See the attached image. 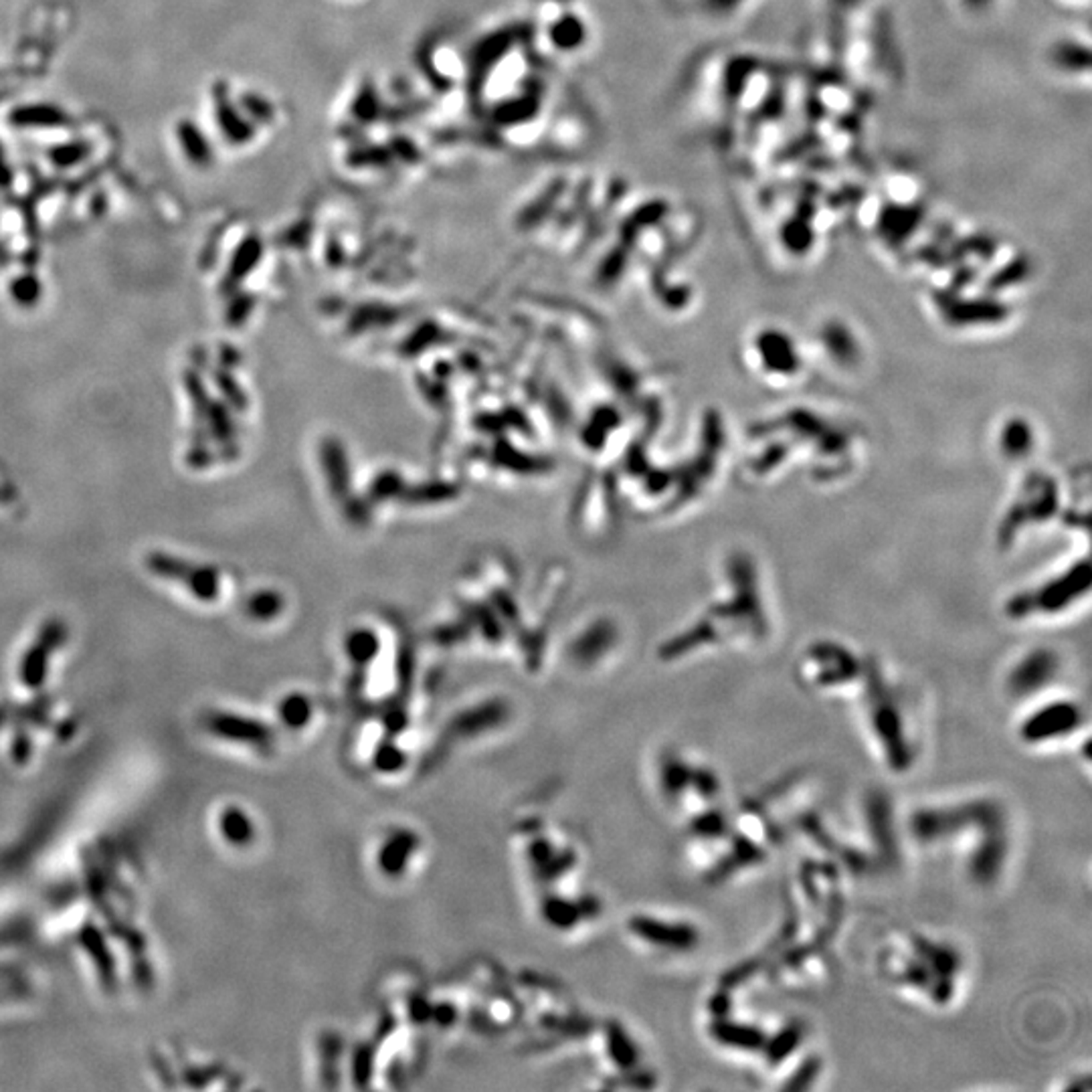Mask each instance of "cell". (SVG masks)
I'll list each match as a JSON object with an SVG mask.
<instances>
[{
	"label": "cell",
	"instance_id": "52a82bcc",
	"mask_svg": "<svg viewBox=\"0 0 1092 1092\" xmlns=\"http://www.w3.org/2000/svg\"><path fill=\"white\" fill-rule=\"evenodd\" d=\"M803 667L811 684L822 690L846 688L864 678L866 662L840 641L817 640L803 654Z\"/></svg>",
	"mask_w": 1092,
	"mask_h": 1092
},
{
	"label": "cell",
	"instance_id": "5b68a950",
	"mask_svg": "<svg viewBox=\"0 0 1092 1092\" xmlns=\"http://www.w3.org/2000/svg\"><path fill=\"white\" fill-rule=\"evenodd\" d=\"M1060 485L1058 480L1046 472H1031L1015 492V500L1007 508L999 525L997 541L1004 549H1010L1015 538L1026 530V525L1048 522L1058 514Z\"/></svg>",
	"mask_w": 1092,
	"mask_h": 1092
},
{
	"label": "cell",
	"instance_id": "8fae6325",
	"mask_svg": "<svg viewBox=\"0 0 1092 1092\" xmlns=\"http://www.w3.org/2000/svg\"><path fill=\"white\" fill-rule=\"evenodd\" d=\"M629 931L643 943L654 945L656 949L672 953H688L700 945V929L692 922L664 921L654 916L640 914L629 921Z\"/></svg>",
	"mask_w": 1092,
	"mask_h": 1092
},
{
	"label": "cell",
	"instance_id": "7c38bea8",
	"mask_svg": "<svg viewBox=\"0 0 1092 1092\" xmlns=\"http://www.w3.org/2000/svg\"><path fill=\"white\" fill-rule=\"evenodd\" d=\"M708 1036L720 1048L740 1052V1054H761L767 1042L769 1031H765L757 1023L732 1020L731 1015L712 1018L708 1023Z\"/></svg>",
	"mask_w": 1092,
	"mask_h": 1092
},
{
	"label": "cell",
	"instance_id": "cb8c5ba5",
	"mask_svg": "<svg viewBox=\"0 0 1092 1092\" xmlns=\"http://www.w3.org/2000/svg\"><path fill=\"white\" fill-rule=\"evenodd\" d=\"M690 789L700 795L704 799H715L720 791V781L715 771L708 767L692 769V779H690Z\"/></svg>",
	"mask_w": 1092,
	"mask_h": 1092
},
{
	"label": "cell",
	"instance_id": "44dd1931",
	"mask_svg": "<svg viewBox=\"0 0 1092 1092\" xmlns=\"http://www.w3.org/2000/svg\"><path fill=\"white\" fill-rule=\"evenodd\" d=\"M692 833L700 840H726L732 833L731 819L723 809H707L692 822Z\"/></svg>",
	"mask_w": 1092,
	"mask_h": 1092
},
{
	"label": "cell",
	"instance_id": "8992f818",
	"mask_svg": "<svg viewBox=\"0 0 1092 1092\" xmlns=\"http://www.w3.org/2000/svg\"><path fill=\"white\" fill-rule=\"evenodd\" d=\"M750 364L757 373L773 383L795 381L806 368L798 340L787 330L767 326L757 330L749 343Z\"/></svg>",
	"mask_w": 1092,
	"mask_h": 1092
},
{
	"label": "cell",
	"instance_id": "4fadbf2b",
	"mask_svg": "<svg viewBox=\"0 0 1092 1092\" xmlns=\"http://www.w3.org/2000/svg\"><path fill=\"white\" fill-rule=\"evenodd\" d=\"M728 840V848L726 854L720 858V862L715 866V870L710 872V880H720V882H724V880L732 878L734 874H739V872L747 870V868H755L758 864H763L767 860V849L763 848V844L758 840H755L753 836H749V833H731Z\"/></svg>",
	"mask_w": 1092,
	"mask_h": 1092
},
{
	"label": "cell",
	"instance_id": "2e32d148",
	"mask_svg": "<svg viewBox=\"0 0 1092 1092\" xmlns=\"http://www.w3.org/2000/svg\"><path fill=\"white\" fill-rule=\"evenodd\" d=\"M868 825L870 836L882 858L894 860L897 856V836H894L892 811L889 798L884 793H876L868 799Z\"/></svg>",
	"mask_w": 1092,
	"mask_h": 1092
},
{
	"label": "cell",
	"instance_id": "9a60e30c",
	"mask_svg": "<svg viewBox=\"0 0 1092 1092\" xmlns=\"http://www.w3.org/2000/svg\"><path fill=\"white\" fill-rule=\"evenodd\" d=\"M939 312L943 314V320L955 326V328H967V326H985L997 324L1004 320L1005 308L997 302L980 300V302H963V300H939Z\"/></svg>",
	"mask_w": 1092,
	"mask_h": 1092
},
{
	"label": "cell",
	"instance_id": "d6986e66",
	"mask_svg": "<svg viewBox=\"0 0 1092 1092\" xmlns=\"http://www.w3.org/2000/svg\"><path fill=\"white\" fill-rule=\"evenodd\" d=\"M177 144L182 156L194 166H209L212 162V144L193 120H185L177 130Z\"/></svg>",
	"mask_w": 1092,
	"mask_h": 1092
},
{
	"label": "cell",
	"instance_id": "6da1fadb",
	"mask_svg": "<svg viewBox=\"0 0 1092 1092\" xmlns=\"http://www.w3.org/2000/svg\"><path fill=\"white\" fill-rule=\"evenodd\" d=\"M905 947L906 953H884V973L900 988L924 993L939 1007L949 1005L963 969L961 953L924 935H910Z\"/></svg>",
	"mask_w": 1092,
	"mask_h": 1092
},
{
	"label": "cell",
	"instance_id": "ba28073f",
	"mask_svg": "<svg viewBox=\"0 0 1092 1092\" xmlns=\"http://www.w3.org/2000/svg\"><path fill=\"white\" fill-rule=\"evenodd\" d=\"M1084 723V710L1076 700H1052L1030 712L1018 726L1023 745L1038 747L1074 734Z\"/></svg>",
	"mask_w": 1092,
	"mask_h": 1092
},
{
	"label": "cell",
	"instance_id": "603a6c76",
	"mask_svg": "<svg viewBox=\"0 0 1092 1092\" xmlns=\"http://www.w3.org/2000/svg\"><path fill=\"white\" fill-rule=\"evenodd\" d=\"M823 1062L815 1054H811V1056L803 1058L801 1064L795 1068L791 1072V1076L783 1082V1090H807L814 1087L817 1082L819 1074H822Z\"/></svg>",
	"mask_w": 1092,
	"mask_h": 1092
},
{
	"label": "cell",
	"instance_id": "d4e9b609",
	"mask_svg": "<svg viewBox=\"0 0 1092 1092\" xmlns=\"http://www.w3.org/2000/svg\"><path fill=\"white\" fill-rule=\"evenodd\" d=\"M742 0H708V6L715 12H731Z\"/></svg>",
	"mask_w": 1092,
	"mask_h": 1092
},
{
	"label": "cell",
	"instance_id": "7402d4cb",
	"mask_svg": "<svg viewBox=\"0 0 1092 1092\" xmlns=\"http://www.w3.org/2000/svg\"><path fill=\"white\" fill-rule=\"evenodd\" d=\"M1052 61L1066 71H1088V49L1079 43H1058L1052 51Z\"/></svg>",
	"mask_w": 1092,
	"mask_h": 1092
},
{
	"label": "cell",
	"instance_id": "e0dca14e",
	"mask_svg": "<svg viewBox=\"0 0 1092 1092\" xmlns=\"http://www.w3.org/2000/svg\"><path fill=\"white\" fill-rule=\"evenodd\" d=\"M807 1036V1026L803 1020H789L787 1023H783L775 1034L767 1036V1042H765V1048L761 1052V1056L765 1058L769 1066H779L783 1064L787 1058H791L795 1052L799 1050V1046L803 1044Z\"/></svg>",
	"mask_w": 1092,
	"mask_h": 1092
},
{
	"label": "cell",
	"instance_id": "30bf717a",
	"mask_svg": "<svg viewBox=\"0 0 1092 1092\" xmlns=\"http://www.w3.org/2000/svg\"><path fill=\"white\" fill-rule=\"evenodd\" d=\"M1060 674V656L1050 648H1034L1023 654L1007 674V692L1028 698L1042 692Z\"/></svg>",
	"mask_w": 1092,
	"mask_h": 1092
},
{
	"label": "cell",
	"instance_id": "4316f807",
	"mask_svg": "<svg viewBox=\"0 0 1092 1092\" xmlns=\"http://www.w3.org/2000/svg\"><path fill=\"white\" fill-rule=\"evenodd\" d=\"M841 3H846V4H849V3H854V0H841Z\"/></svg>",
	"mask_w": 1092,
	"mask_h": 1092
},
{
	"label": "cell",
	"instance_id": "5bb4252c",
	"mask_svg": "<svg viewBox=\"0 0 1092 1092\" xmlns=\"http://www.w3.org/2000/svg\"><path fill=\"white\" fill-rule=\"evenodd\" d=\"M1038 447V434L1034 423L1022 415H1012L999 425L997 451L1007 464L1026 461Z\"/></svg>",
	"mask_w": 1092,
	"mask_h": 1092
},
{
	"label": "cell",
	"instance_id": "277c9868",
	"mask_svg": "<svg viewBox=\"0 0 1092 1092\" xmlns=\"http://www.w3.org/2000/svg\"><path fill=\"white\" fill-rule=\"evenodd\" d=\"M1005 817L1004 807L993 799H973L955 806H932L913 811L908 819L910 838L922 846H937L980 830L996 819Z\"/></svg>",
	"mask_w": 1092,
	"mask_h": 1092
},
{
	"label": "cell",
	"instance_id": "7a4b0ae2",
	"mask_svg": "<svg viewBox=\"0 0 1092 1092\" xmlns=\"http://www.w3.org/2000/svg\"><path fill=\"white\" fill-rule=\"evenodd\" d=\"M1090 589V567L1088 558L1072 563L1056 576H1050L1036 587L1023 589L1012 595L1004 605L1005 617L1012 621L1036 619V617H1056L1062 613L1074 609L1082 599H1087Z\"/></svg>",
	"mask_w": 1092,
	"mask_h": 1092
},
{
	"label": "cell",
	"instance_id": "484cf974",
	"mask_svg": "<svg viewBox=\"0 0 1092 1092\" xmlns=\"http://www.w3.org/2000/svg\"><path fill=\"white\" fill-rule=\"evenodd\" d=\"M969 11H983L991 4V0H963Z\"/></svg>",
	"mask_w": 1092,
	"mask_h": 1092
},
{
	"label": "cell",
	"instance_id": "ffe728a7",
	"mask_svg": "<svg viewBox=\"0 0 1092 1092\" xmlns=\"http://www.w3.org/2000/svg\"><path fill=\"white\" fill-rule=\"evenodd\" d=\"M690 779H692V767L680 758L678 755L667 757L662 765V787L667 795L678 798L690 789Z\"/></svg>",
	"mask_w": 1092,
	"mask_h": 1092
},
{
	"label": "cell",
	"instance_id": "3957f363",
	"mask_svg": "<svg viewBox=\"0 0 1092 1092\" xmlns=\"http://www.w3.org/2000/svg\"><path fill=\"white\" fill-rule=\"evenodd\" d=\"M862 680L868 688L870 731L882 749L884 761L890 771L906 773L913 767L914 753L897 698L874 664H866Z\"/></svg>",
	"mask_w": 1092,
	"mask_h": 1092
},
{
	"label": "cell",
	"instance_id": "9c48e42d",
	"mask_svg": "<svg viewBox=\"0 0 1092 1092\" xmlns=\"http://www.w3.org/2000/svg\"><path fill=\"white\" fill-rule=\"evenodd\" d=\"M1010 858V833L1007 817L997 819L977 833V840L967 858V876L971 882L989 889L1004 874Z\"/></svg>",
	"mask_w": 1092,
	"mask_h": 1092
},
{
	"label": "cell",
	"instance_id": "ac0fdd59",
	"mask_svg": "<svg viewBox=\"0 0 1092 1092\" xmlns=\"http://www.w3.org/2000/svg\"><path fill=\"white\" fill-rule=\"evenodd\" d=\"M819 338H822L825 354H828L831 360H836L840 367H849V364H856L860 360L862 348L852 330H848L844 324H825L823 330L819 332Z\"/></svg>",
	"mask_w": 1092,
	"mask_h": 1092
}]
</instances>
